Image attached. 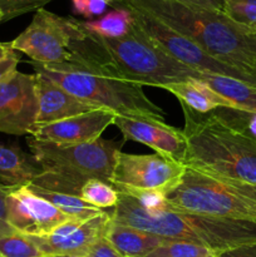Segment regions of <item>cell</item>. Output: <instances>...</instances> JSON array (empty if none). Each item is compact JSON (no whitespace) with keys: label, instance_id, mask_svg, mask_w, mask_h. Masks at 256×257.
<instances>
[{"label":"cell","instance_id":"cell-1","mask_svg":"<svg viewBox=\"0 0 256 257\" xmlns=\"http://www.w3.org/2000/svg\"><path fill=\"white\" fill-rule=\"evenodd\" d=\"M119 5L148 13L198 45L215 59L256 79V32L225 13L192 9L171 0H122Z\"/></svg>","mask_w":256,"mask_h":257},{"label":"cell","instance_id":"cell-2","mask_svg":"<svg viewBox=\"0 0 256 257\" xmlns=\"http://www.w3.org/2000/svg\"><path fill=\"white\" fill-rule=\"evenodd\" d=\"M10 45L49 69L112 77L109 58L99 38L73 17L37 10L32 23Z\"/></svg>","mask_w":256,"mask_h":257},{"label":"cell","instance_id":"cell-3","mask_svg":"<svg viewBox=\"0 0 256 257\" xmlns=\"http://www.w3.org/2000/svg\"><path fill=\"white\" fill-rule=\"evenodd\" d=\"M182 107L187 141L186 167L216 177L256 185V138L215 110L198 114Z\"/></svg>","mask_w":256,"mask_h":257},{"label":"cell","instance_id":"cell-4","mask_svg":"<svg viewBox=\"0 0 256 257\" xmlns=\"http://www.w3.org/2000/svg\"><path fill=\"white\" fill-rule=\"evenodd\" d=\"M110 216L120 225L165 238L197 243L215 252L256 243V222L177 212L168 208L151 212L124 193H119V200Z\"/></svg>","mask_w":256,"mask_h":257},{"label":"cell","instance_id":"cell-5","mask_svg":"<svg viewBox=\"0 0 256 257\" xmlns=\"http://www.w3.org/2000/svg\"><path fill=\"white\" fill-rule=\"evenodd\" d=\"M123 142L99 138L94 142L59 145L28 140L32 155L42 168L30 186L79 196L87 181L97 178L112 185L113 170Z\"/></svg>","mask_w":256,"mask_h":257},{"label":"cell","instance_id":"cell-6","mask_svg":"<svg viewBox=\"0 0 256 257\" xmlns=\"http://www.w3.org/2000/svg\"><path fill=\"white\" fill-rule=\"evenodd\" d=\"M167 208L195 215L256 222V185L188 168L166 193Z\"/></svg>","mask_w":256,"mask_h":257},{"label":"cell","instance_id":"cell-7","mask_svg":"<svg viewBox=\"0 0 256 257\" xmlns=\"http://www.w3.org/2000/svg\"><path fill=\"white\" fill-rule=\"evenodd\" d=\"M98 37V35H97ZM99 38L109 58L112 77L141 85L163 88L195 78L200 72L186 67L151 42L135 25L119 39Z\"/></svg>","mask_w":256,"mask_h":257},{"label":"cell","instance_id":"cell-8","mask_svg":"<svg viewBox=\"0 0 256 257\" xmlns=\"http://www.w3.org/2000/svg\"><path fill=\"white\" fill-rule=\"evenodd\" d=\"M35 72L47 75L70 94L112 110L117 115L147 117L165 120V112L146 95L143 85L119 78L85 72H60L30 60Z\"/></svg>","mask_w":256,"mask_h":257},{"label":"cell","instance_id":"cell-9","mask_svg":"<svg viewBox=\"0 0 256 257\" xmlns=\"http://www.w3.org/2000/svg\"><path fill=\"white\" fill-rule=\"evenodd\" d=\"M118 7L127 8L128 10H131L136 27L151 42L155 43L163 52L167 53L170 57H172L177 62L182 63L186 67L191 68L196 72L225 75V77L235 78V79L242 80L248 84L256 85V79L252 75L241 72V70L236 69L231 65L215 59L206 52H203L196 43H193L188 38L183 37L176 30L171 29L170 27H167L165 23L158 20L157 18L152 17L151 14L142 12V10L135 9V8L124 7V5H118Z\"/></svg>","mask_w":256,"mask_h":257},{"label":"cell","instance_id":"cell-10","mask_svg":"<svg viewBox=\"0 0 256 257\" xmlns=\"http://www.w3.org/2000/svg\"><path fill=\"white\" fill-rule=\"evenodd\" d=\"M186 165L160 153L130 155L120 151L112 176L117 191L152 190L167 193L180 183Z\"/></svg>","mask_w":256,"mask_h":257},{"label":"cell","instance_id":"cell-11","mask_svg":"<svg viewBox=\"0 0 256 257\" xmlns=\"http://www.w3.org/2000/svg\"><path fill=\"white\" fill-rule=\"evenodd\" d=\"M38 117L35 74L18 72L0 82V132L32 136Z\"/></svg>","mask_w":256,"mask_h":257},{"label":"cell","instance_id":"cell-12","mask_svg":"<svg viewBox=\"0 0 256 257\" xmlns=\"http://www.w3.org/2000/svg\"><path fill=\"white\" fill-rule=\"evenodd\" d=\"M112 216L108 212L84 220H68L45 236H30L45 257L87 255L94 243L105 238Z\"/></svg>","mask_w":256,"mask_h":257},{"label":"cell","instance_id":"cell-13","mask_svg":"<svg viewBox=\"0 0 256 257\" xmlns=\"http://www.w3.org/2000/svg\"><path fill=\"white\" fill-rule=\"evenodd\" d=\"M7 211L9 225L27 236H45L72 220L29 186L8 193Z\"/></svg>","mask_w":256,"mask_h":257},{"label":"cell","instance_id":"cell-14","mask_svg":"<svg viewBox=\"0 0 256 257\" xmlns=\"http://www.w3.org/2000/svg\"><path fill=\"white\" fill-rule=\"evenodd\" d=\"M113 124L123 135V141H135L152 148L156 153L185 165L187 141L182 130L165 120L147 117L115 115Z\"/></svg>","mask_w":256,"mask_h":257},{"label":"cell","instance_id":"cell-15","mask_svg":"<svg viewBox=\"0 0 256 257\" xmlns=\"http://www.w3.org/2000/svg\"><path fill=\"white\" fill-rule=\"evenodd\" d=\"M115 113L108 109H95L74 117L65 118L33 131L32 138L59 145H78L94 142L113 124Z\"/></svg>","mask_w":256,"mask_h":257},{"label":"cell","instance_id":"cell-16","mask_svg":"<svg viewBox=\"0 0 256 257\" xmlns=\"http://www.w3.org/2000/svg\"><path fill=\"white\" fill-rule=\"evenodd\" d=\"M34 74L38 95V117L35 128L90 110L100 109L95 104L68 93L43 73L35 72Z\"/></svg>","mask_w":256,"mask_h":257},{"label":"cell","instance_id":"cell-17","mask_svg":"<svg viewBox=\"0 0 256 257\" xmlns=\"http://www.w3.org/2000/svg\"><path fill=\"white\" fill-rule=\"evenodd\" d=\"M40 172L34 156L24 152L17 143H0V190L10 193L30 186Z\"/></svg>","mask_w":256,"mask_h":257},{"label":"cell","instance_id":"cell-18","mask_svg":"<svg viewBox=\"0 0 256 257\" xmlns=\"http://www.w3.org/2000/svg\"><path fill=\"white\" fill-rule=\"evenodd\" d=\"M162 89L172 93L177 98L181 105L187 107L188 109L193 110L198 114H207L217 108L238 109L230 100L225 99L220 94L213 92L206 83L195 79V78H191L185 82L165 85Z\"/></svg>","mask_w":256,"mask_h":257},{"label":"cell","instance_id":"cell-19","mask_svg":"<svg viewBox=\"0 0 256 257\" xmlns=\"http://www.w3.org/2000/svg\"><path fill=\"white\" fill-rule=\"evenodd\" d=\"M105 240L124 257H145L166 240L140 228L110 221Z\"/></svg>","mask_w":256,"mask_h":257},{"label":"cell","instance_id":"cell-20","mask_svg":"<svg viewBox=\"0 0 256 257\" xmlns=\"http://www.w3.org/2000/svg\"><path fill=\"white\" fill-rule=\"evenodd\" d=\"M198 80L206 83L213 92L230 100L238 109L256 112V85L211 73H200Z\"/></svg>","mask_w":256,"mask_h":257},{"label":"cell","instance_id":"cell-21","mask_svg":"<svg viewBox=\"0 0 256 257\" xmlns=\"http://www.w3.org/2000/svg\"><path fill=\"white\" fill-rule=\"evenodd\" d=\"M88 32L105 39H119L130 34L133 28V15L131 10L123 7H115L97 20L82 22Z\"/></svg>","mask_w":256,"mask_h":257},{"label":"cell","instance_id":"cell-22","mask_svg":"<svg viewBox=\"0 0 256 257\" xmlns=\"http://www.w3.org/2000/svg\"><path fill=\"white\" fill-rule=\"evenodd\" d=\"M35 193L42 196L47 201H49L53 206L62 211L64 215L72 220H84V218L94 217V216L100 215L104 211L100 208L94 207L85 202L82 197L74 195H68V193L53 192V191L43 190V188L35 187V186H29Z\"/></svg>","mask_w":256,"mask_h":257},{"label":"cell","instance_id":"cell-23","mask_svg":"<svg viewBox=\"0 0 256 257\" xmlns=\"http://www.w3.org/2000/svg\"><path fill=\"white\" fill-rule=\"evenodd\" d=\"M217 252L206 246L182 240L166 238L145 257H216Z\"/></svg>","mask_w":256,"mask_h":257},{"label":"cell","instance_id":"cell-24","mask_svg":"<svg viewBox=\"0 0 256 257\" xmlns=\"http://www.w3.org/2000/svg\"><path fill=\"white\" fill-rule=\"evenodd\" d=\"M80 197L89 205L103 210L109 207L114 208L119 200V193L110 183L93 178L83 185Z\"/></svg>","mask_w":256,"mask_h":257},{"label":"cell","instance_id":"cell-25","mask_svg":"<svg viewBox=\"0 0 256 257\" xmlns=\"http://www.w3.org/2000/svg\"><path fill=\"white\" fill-rule=\"evenodd\" d=\"M2 257H45L30 236L15 232L0 237Z\"/></svg>","mask_w":256,"mask_h":257},{"label":"cell","instance_id":"cell-26","mask_svg":"<svg viewBox=\"0 0 256 257\" xmlns=\"http://www.w3.org/2000/svg\"><path fill=\"white\" fill-rule=\"evenodd\" d=\"M223 13L237 24L256 32V0H223Z\"/></svg>","mask_w":256,"mask_h":257},{"label":"cell","instance_id":"cell-27","mask_svg":"<svg viewBox=\"0 0 256 257\" xmlns=\"http://www.w3.org/2000/svg\"><path fill=\"white\" fill-rule=\"evenodd\" d=\"M50 2L53 0H0L2 22H8L30 12H37Z\"/></svg>","mask_w":256,"mask_h":257},{"label":"cell","instance_id":"cell-28","mask_svg":"<svg viewBox=\"0 0 256 257\" xmlns=\"http://www.w3.org/2000/svg\"><path fill=\"white\" fill-rule=\"evenodd\" d=\"M119 193L131 196L137 201L140 206H142L145 210L151 212H158V211L167 210V202H166V193L160 191L152 190H123L117 191Z\"/></svg>","mask_w":256,"mask_h":257},{"label":"cell","instance_id":"cell-29","mask_svg":"<svg viewBox=\"0 0 256 257\" xmlns=\"http://www.w3.org/2000/svg\"><path fill=\"white\" fill-rule=\"evenodd\" d=\"M73 12L84 18L99 17L105 12L109 3L107 0H72Z\"/></svg>","mask_w":256,"mask_h":257},{"label":"cell","instance_id":"cell-30","mask_svg":"<svg viewBox=\"0 0 256 257\" xmlns=\"http://www.w3.org/2000/svg\"><path fill=\"white\" fill-rule=\"evenodd\" d=\"M192 9L210 10V12L223 13V0H171Z\"/></svg>","mask_w":256,"mask_h":257},{"label":"cell","instance_id":"cell-31","mask_svg":"<svg viewBox=\"0 0 256 257\" xmlns=\"http://www.w3.org/2000/svg\"><path fill=\"white\" fill-rule=\"evenodd\" d=\"M87 257H124L120 255L105 238L98 241L97 243L92 246L88 253L85 255Z\"/></svg>","mask_w":256,"mask_h":257},{"label":"cell","instance_id":"cell-32","mask_svg":"<svg viewBox=\"0 0 256 257\" xmlns=\"http://www.w3.org/2000/svg\"><path fill=\"white\" fill-rule=\"evenodd\" d=\"M7 196L4 191L0 190V237L9 236L15 233L17 231L8 222V211H7Z\"/></svg>","mask_w":256,"mask_h":257},{"label":"cell","instance_id":"cell-33","mask_svg":"<svg viewBox=\"0 0 256 257\" xmlns=\"http://www.w3.org/2000/svg\"><path fill=\"white\" fill-rule=\"evenodd\" d=\"M216 257H256V243L221 251V252H217Z\"/></svg>","mask_w":256,"mask_h":257},{"label":"cell","instance_id":"cell-34","mask_svg":"<svg viewBox=\"0 0 256 257\" xmlns=\"http://www.w3.org/2000/svg\"><path fill=\"white\" fill-rule=\"evenodd\" d=\"M18 64H19V57L17 55V52L12 53L7 59L2 60L0 62V82L9 77L12 73H14L17 70Z\"/></svg>","mask_w":256,"mask_h":257},{"label":"cell","instance_id":"cell-35","mask_svg":"<svg viewBox=\"0 0 256 257\" xmlns=\"http://www.w3.org/2000/svg\"><path fill=\"white\" fill-rule=\"evenodd\" d=\"M15 50L13 49L12 45L9 43H0V62L4 59H7L12 53H14Z\"/></svg>","mask_w":256,"mask_h":257},{"label":"cell","instance_id":"cell-36","mask_svg":"<svg viewBox=\"0 0 256 257\" xmlns=\"http://www.w3.org/2000/svg\"><path fill=\"white\" fill-rule=\"evenodd\" d=\"M60 257H87L84 255H68V256H60Z\"/></svg>","mask_w":256,"mask_h":257},{"label":"cell","instance_id":"cell-37","mask_svg":"<svg viewBox=\"0 0 256 257\" xmlns=\"http://www.w3.org/2000/svg\"><path fill=\"white\" fill-rule=\"evenodd\" d=\"M107 2L109 3V4H110V3H115V2H122V0H107Z\"/></svg>","mask_w":256,"mask_h":257},{"label":"cell","instance_id":"cell-38","mask_svg":"<svg viewBox=\"0 0 256 257\" xmlns=\"http://www.w3.org/2000/svg\"><path fill=\"white\" fill-rule=\"evenodd\" d=\"M3 20V15H2V12H0V22Z\"/></svg>","mask_w":256,"mask_h":257},{"label":"cell","instance_id":"cell-39","mask_svg":"<svg viewBox=\"0 0 256 257\" xmlns=\"http://www.w3.org/2000/svg\"><path fill=\"white\" fill-rule=\"evenodd\" d=\"M0 257H2V255H0Z\"/></svg>","mask_w":256,"mask_h":257}]
</instances>
